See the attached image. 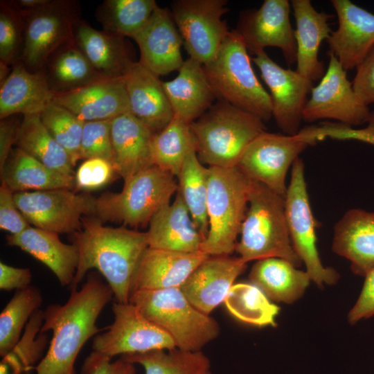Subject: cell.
<instances>
[{
    "label": "cell",
    "instance_id": "cell-54",
    "mask_svg": "<svg viewBox=\"0 0 374 374\" xmlns=\"http://www.w3.org/2000/svg\"><path fill=\"white\" fill-rule=\"evenodd\" d=\"M13 1L21 9L31 10L44 6L48 0H18Z\"/></svg>",
    "mask_w": 374,
    "mask_h": 374
},
{
    "label": "cell",
    "instance_id": "cell-17",
    "mask_svg": "<svg viewBox=\"0 0 374 374\" xmlns=\"http://www.w3.org/2000/svg\"><path fill=\"white\" fill-rule=\"evenodd\" d=\"M288 0H265L257 9L241 15L236 31L249 53L256 55L267 47L279 48L288 65L296 61V44Z\"/></svg>",
    "mask_w": 374,
    "mask_h": 374
},
{
    "label": "cell",
    "instance_id": "cell-43",
    "mask_svg": "<svg viewBox=\"0 0 374 374\" xmlns=\"http://www.w3.org/2000/svg\"><path fill=\"white\" fill-rule=\"evenodd\" d=\"M44 322V311L38 310L27 323L25 332L14 349L3 357L2 364L11 374H22L31 371L37 362L42 357L46 345L45 333H40Z\"/></svg>",
    "mask_w": 374,
    "mask_h": 374
},
{
    "label": "cell",
    "instance_id": "cell-53",
    "mask_svg": "<svg viewBox=\"0 0 374 374\" xmlns=\"http://www.w3.org/2000/svg\"><path fill=\"white\" fill-rule=\"evenodd\" d=\"M32 274L28 268H18L0 262V289L21 290L30 285Z\"/></svg>",
    "mask_w": 374,
    "mask_h": 374
},
{
    "label": "cell",
    "instance_id": "cell-13",
    "mask_svg": "<svg viewBox=\"0 0 374 374\" xmlns=\"http://www.w3.org/2000/svg\"><path fill=\"white\" fill-rule=\"evenodd\" d=\"M226 0H177L171 14L190 57L202 65L217 55L229 30L223 16Z\"/></svg>",
    "mask_w": 374,
    "mask_h": 374
},
{
    "label": "cell",
    "instance_id": "cell-50",
    "mask_svg": "<svg viewBox=\"0 0 374 374\" xmlns=\"http://www.w3.org/2000/svg\"><path fill=\"white\" fill-rule=\"evenodd\" d=\"M364 277L360 294L348 314V321L352 325L374 316V267Z\"/></svg>",
    "mask_w": 374,
    "mask_h": 374
},
{
    "label": "cell",
    "instance_id": "cell-56",
    "mask_svg": "<svg viewBox=\"0 0 374 374\" xmlns=\"http://www.w3.org/2000/svg\"><path fill=\"white\" fill-rule=\"evenodd\" d=\"M368 122H374V109L371 111L368 123Z\"/></svg>",
    "mask_w": 374,
    "mask_h": 374
},
{
    "label": "cell",
    "instance_id": "cell-7",
    "mask_svg": "<svg viewBox=\"0 0 374 374\" xmlns=\"http://www.w3.org/2000/svg\"><path fill=\"white\" fill-rule=\"evenodd\" d=\"M208 168V231L200 250L208 256H230L247 210L251 180L238 166Z\"/></svg>",
    "mask_w": 374,
    "mask_h": 374
},
{
    "label": "cell",
    "instance_id": "cell-12",
    "mask_svg": "<svg viewBox=\"0 0 374 374\" xmlns=\"http://www.w3.org/2000/svg\"><path fill=\"white\" fill-rule=\"evenodd\" d=\"M112 312L114 321L105 332L95 336L93 351L87 359L112 360L119 355L176 348L172 338L148 320L134 304L115 302Z\"/></svg>",
    "mask_w": 374,
    "mask_h": 374
},
{
    "label": "cell",
    "instance_id": "cell-5",
    "mask_svg": "<svg viewBox=\"0 0 374 374\" xmlns=\"http://www.w3.org/2000/svg\"><path fill=\"white\" fill-rule=\"evenodd\" d=\"M217 100L247 112L262 121L272 118V103L251 66L247 46L233 30L229 32L215 57L203 65Z\"/></svg>",
    "mask_w": 374,
    "mask_h": 374
},
{
    "label": "cell",
    "instance_id": "cell-30",
    "mask_svg": "<svg viewBox=\"0 0 374 374\" xmlns=\"http://www.w3.org/2000/svg\"><path fill=\"white\" fill-rule=\"evenodd\" d=\"M6 240L8 245L20 248L48 267L62 286H71L79 262L75 244L62 242L57 233L32 226Z\"/></svg>",
    "mask_w": 374,
    "mask_h": 374
},
{
    "label": "cell",
    "instance_id": "cell-35",
    "mask_svg": "<svg viewBox=\"0 0 374 374\" xmlns=\"http://www.w3.org/2000/svg\"><path fill=\"white\" fill-rule=\"evenodd\" d=\"M15 144L47 167L74 176L67 152L46 129L39 114L23 116Z\"/></svg>",
    "mask_w": 374,
    "mask_h": 374
},
{
    "label": "cell",
    "instance_id": "cell-51",
    "mask_svg": "<svg viewBox=\"0 0 374 374\" xmlns=\"http://www.w3.org/2000/svg\"><path fill=\"white\" fill-rule=\"evenodd\" d=\"M82 374H136V368L133 363L121 357L114 362L107 359L96 361L85 359Z\"/></svg>",
    "mask_w": 374,
    "mask_h": 374
},
{
    "label": "cell",
    "instance_id": "cell-10",
    "mask_svg": "<svg viewBox=\"0 0 374 374\" xmlns=\"http://www.w3.org/2000/svg\"><path fill=\"white\" fill-rule=\"evenodd\" d=\"M316 142L311 126L294 135L265 131L249 144L237 166L251 180L260 182L285 197L290 167L308 146Z\"/></svg>",
    "mask_w": 374,
    "mask_h": 374
},
{
    "label": "cell",
    "instance_id": "cell-38",
    "mask_svg": "<svg viewBox=\"0 0 374 374\" xmlns=\"http://www.w3.org/2000/svg\"><path fill=\"white\" fill-rule=\"evenodd\" d=\"M177 177V192L204 240L208 231L206 209L208 168L200 161L196 150L187 155Z\"/></svg>",
    "mask_w": 374,
    "mask_h": 374
},
{
    "label": "cell",
    "instance_id": "cell-15",
    "mask_svg": "<svg viewBox=\"0 0 374 374\" xmlns=\"http://www.w3.org/2000/svg\"><path fill=\"white\" fill-rule=\"evenodd\" d=\"M329 62L325 74L316 87L303 112V120H335L352 127L368 123L371 110L355 92L352 82L335 55L328 52Z\"/></svg>",
    "mask_w": 374,
    "mask_h": 374
},
{
    "label": "cell",
    "instance_id": "cell-46",
    "mask_svg": "<svg viewBox=\"0 0 374 374\" xmlns=\"http://www.w3.org/2000/svg\"><path fill=\"white\" fill-rule=\"evenodd\" d=\"M114 173L112 163L107 160L86 159L75 172V187L81 190L99 189L111 181Z\"/></svg>",
    "mask_w": 374,
    "mask_h": 374
},
{
    "label": "cell",
    "instance_id": "cell-33",
    "mask_svg": "<svg viewBox=\"0 0 374 374\" xmlns=\"http://www.w3.org/2000/svg\"><path fill=\"white\" fill-rule=\"evenodd\" d=\"M0 172L1 183L14 193L75 187L74 176L47 167L17 147L12 149Z\"/></svg>",
    "mask_w": 374,
    "mask_h": 374
},
{
    "label": "cell",
    "instance_id": "cell-1",
    "mask_svg": "<svg viewBox=\"0 0 374 374\" xmlns=\"http://www.w3.org/2000/svg\"><path fill=\"white\" fill-rule=\"evenodd\" d=\"M114 294L95 273L80 289L71 290L64 304L44 310L40 333L52 332L46 354L35 367L36 374H76L75 363L84 344L100 330L97 320Z\"/></svg>",
    "mask_w": 374,
    "mask_h": 374
},
{
    "label": "cell",
    "instance_id": "cell-14",
    "mask_svg": "<svg viewBox=\"0 0 374 374\" xmlns=\"http://www.w3.org/2000/svg\"><path fill=\"white\" fill-rule=\"evenodd\" d=\"M15 204L35 227L57 233L80 231L84 217L95 216L96 197L68 188L14 193Z\"/></svg>",
    "mask_w": 374,
    "mask_h": 374
},
{
    "label": "cell",
    "instance_id": "cell-18",
    "mask_svg": "<svg viewBox=\"0 0 374 374\" xmlns=\"http://www.w3.org/2000/svg\"><path fill=\"white\" fill-rule=\"evenodd\" d=\"M338 27L327 41L344 69H356L374 46V14L350 0L330 1Z\"/></svg>",
    "mask_w": 374,
    "mask_h": 374
},
{
    "label": "cell",
    "instance_id": "cell-16",
    "mask_svg": "<svg viewBox=\"0 0 374 374\" xmlns=\"http://www.w3.org/2000/svg\"><path fill=\"white\" fill-rule=\"evenodd\" d=\"M252 61L269 89L272 117L277 126L285 134H296L300 131L303 112L312 82L296 70L281 67L265 51L254 55Z\"/></svg>",
    "mask_w": 374,
    "mask_h": 374
},
{
    "label": "cell",
    "instance_id": "cell-32",
    "mask_svg": "<svg viewBox=\"0 0 374 374\" xmlns=\"http://www.w3.org/2000/svg\"><path fill=\"white\" fill-rule=\"evenodd\" d=\"M249 278L268 299L288 304L299 299L311 281L306 271L281 258L256 260Z\"/></svg>",
    "mask_w": 374,
    "mask_h": 374
},
{
    "label": "cell",
    "instance_id": "cell-48",
    "mask_svg": "<svg viewBox=\"0 0 374 374\" xmlns=\"http://www.w3.org/2000/svg\"><path fill=\"white\" fill-rule=\"evenodd\" d=\"M30 224L17 208L14 193L3 183L0 186V228L10 233L19 234L28 228Z\"/></svg>",
    "mask_w": 374,
    "mask_h": 374
},
{
    "label": "cell",
    "instance_id": "cell-36",
    "mask_svg": "<svg viewBox=\"0 0 374 374\" xmlns=\"http://www.w3.org/2000/svg\"><path fill=\"white\" fill-rule=\"evenodd\" d=\"M196 141L190 123L174 114L171 121L161 131L153 134L151 156L154 166L179 175L187 155L196 150Z\"/></svg>",
    "mask_w": 374,
    "mask_h": 374
},
{
    "label": "cell",
    "instance_id": "cell-37",
    "mask_svg": "<svg viewBox=\"0 0 374 374\" xmlns=\"http://www.w3.org/2000/svg\"><path fill=\"white\" fill-rule=\"evenodd\" d=\"M121 357L142 366L145 374H211V362L202 350L175 348L123 355Z\"/></svg>",
    "mask_w": 374,
    "mask_h": 374
},
{
    "label": "cell",
    "instance_id": "cell-49",
    "mask_svg": "<svg viewBox=\"0 0 374 374\" xmlns=\"http://www.w3.org/2000/svg\"><path fill=\"white\" fill-rule=\"evenodd\" d=\"M355 92L366 105L374 104V46L356 68L352 81Z\"/></svg>",
    "mask_w": 374,
    "mask_h": 374
},
{
    "label": "cell",
    "instance_id": "cell-55",
    "mask_svg": "<svg viewBox=\"0 0 374 374\" xmlns=\"http://www.w3.org/2000/svg\"><path fill=\"white\" fill-rule=\"evenodd\" d=\"M12 67L9 65L0 62V85L2 84L9 76Z\"/></svg>",
    "mask_w": 374,
    "mask_h": 374
},
{
    "label": "cell",
    "instance_id": "cell-22",
    "mask_svg": "<svg viewBox=\"0 0 374 374\" xmlns=\"http://www.w3.org/2000/svg\"><path fill=\"white\" fill-rule=\"evenodd\" d=\"M208 256L202 251L184 253L148 247L135 271L131 294L137 290L180 287Z\"/></svg>",
    "mask_w": 374,
    "mask_h": 374
},
{
    "label": "cell",
    "instance_id": "cell-41",
    "mask_svg": "<svg viewBox=\"0 0 374 374\" xmlns=\"http://www.w3.org/2000/svg\"><path fill=\"white\" fill-rule=\"evenodd\" d=\"M224 303L229 313L242 322L258 326H277L276 317L280 308L271 303L252 283L233 284Z\"/></svg>",
    "mask_w": 374,
    "mask_h": 374
},
{
    "label": "cell",
    "instance_id": "cell-24",
    "mask_svg": "<svg viewBox=\"0 0 374 374\" xmlns=\"http://www.w3.org/2000/svg\"><path fill=\"white\" fill-rule=\"evenodd\" d=\"M290 4L296 21V71L313 82L326 72L318 55L322 42L332 32L329 20L334 15L317 11L310 0H292Z\"/></svg>",
    "mask_w": 374,
    "mask_h": 374
},
{
    "label": "cell",
    "instance_id": "cell-8",
    "mask_svg": "<svg viewBox=\"0 0 374 374\" xmlns=\"http://www.w3.org/2000/svg\"><path fill=\"white\" fill-rule=\"evenodd\" d=\"M177 190L175 175L152 166L125 181L121 192L96 198L95 217L102 222L144 226Z\"/></svg>",
    "mask_w": 374,
    "mask_h": 374
},
{
    "label": "cell",
    "instance_id": "cell-57",
    "mask_svg": "<svg viewBox=\"0 0 374 374\" xmlns=\"http://www.w3.org/2000/svg\"><path fill=\"white\" fill-rule=\"evenodd\" d=\"M22 374H33V373H31V371H26V372L23 373Z\"/></svg>",
    "mask_w": 374,
    "mask_h": 374
},
{
    "label": "cell",
    "instance_id": "cell-26",
    "mask_svg": "<svg viewBox=\"0 0 374 374\" xmlns=\"http://www.w3.org/2000/svg\"><path fill=\"white\" fill-rule=\"evenodd\" d=\"M11 67L9 76L0 87V118L40 114L55 96L44 71H30L21 60Z\"/></svg>",
    "mask_w": 374,
    "mask_h": 374
},
{
    "label": "cell",
    "instance_id": "cell-44",
    "mask_svg": "<svg viewBox=\"0 0 374 374\" xmlns=\"http://www.w3.org/2000/svg\"><path fill=\"white\" fill-rule=\"evenodd\" d=\"M24 47V20L13 1L0 3V62L12 66L21 60Z\"/></svg>",
    "mask_w": 374,
    "mask_h": 374
},
{
    "label": "cell",
    "instance_id": "cell-9",
    "mask_svg": "<svg viewBox=\"0 0 374 374\" xmlns=\"http://www.w3.org/2000/svg\"><path fill=\"white\" fill-rule=\"evenodd\" d=\"M19 10L24 20L21 61L30 71H41L55 51L75 42V26L80 19L79 2L48 0L37 8Z\"/></svg>",
    "mask_w": 374,
    "mask_h": 374
},
{
    "label": "cell",
    "instance_id": "cell-4",
    "mask_svg": "<svg viewBox=\"0 0 374 374\" xmlns=\"http://www.w3.org/2000/svg\"><path fill=\"white\" fill-rule=\"evenodd\" d=\"M190 125L197 157L208 167L237 166L249 144L266 131L260 118L220 100Z\"/></svg>",
    "mask_w": 374,
    "mask_h": 374
},
{
    "label": "cell",
    "instance_id": "cell-42",
    "mask_svg": "<svg viewBox=\"0 0 374 374\" xmlns=\"http://www.w3.org/2000/svg\"><path fill=\"white\" fill-rule=\"evenodd\" d=\"M55 141L67 152L74 167L81 158V139L84 122L66 108L52 103L39 114Z\"/></svg>",
    "mask_w": 374,
    "mask_h": 374
},
{
    "label": "cell",
    "instance_id": "cell-11",
    "mask_svg": "<svg viewBox=\"0 0 374 374\" xmlns=\"http://www.w3.org/2000/svg\"><path fill=\"white\" fill-rule=\"evenodd\" d=\"M285 216L293 249L311 280L319 287L336 283L339 275L323 266L317 247V223L314 217L304 175V163L297 158L292 166L291 179L285 196Z\"/></svg>",
    "mask_w": 374,
    "mask_h": 374
},
{
    "label": "cell",
    "instance_id": "cell-20",
    "mask_svg": "<svg viewBox=\"0 0 374 374\" xmlns=\"http://www.w3.org/2000/svg\"><path fill=\"white\" fill-rule=\"evenodd\" d=\"M239 256H210L179 287L188 300L202 312L210 315L224 303L235 279L246 269Z\"/></svg>",
    "mask_w": 374,
    "mask_h": 374
},
{
    "label": "cell",
    "instance_id": "cell-25",
    "mask_svg": "<svg viewBox=\"0 0 374 374\" xmlns=\"http://www.w3.org/2000/svg\"><path fill=\"white\" fill-rule=\"evenodd\" d=\"M153 132L130 112L112 120V165L125 181L152 166Z\"/></svg>",
    "mask_w": 374,
    "mask_h": 374
},
{
    "label": "cell",
    "instance_id": "cell-21",
    "mask_svg": "<svg viewBox=\"0 0 374 374\" xmlns=\"http://www.w3.org/2000/svg\"><path fill=\"white\" fill-rule=\"evenodd\" d=\"M53 103L66 108L84 122L112 120L130 112L124 78H105L55 94Z\"/></svg>",
    "mask_w": 374,
    "mask_h": 374
},
{
    "label": "cell",
    "instance_id": "cell-40",
    "mask_svg": "<svg viewBox=\"0 0 374 374\" xmlns=\"http://www.w3.org/2000/svg\"><path fill=\"white\" fill-rule=\"evenodd\" d=\"M43 298L40 290L30 285L15 291L0 314V355L10 353L21 339L31 317L40 309Z\"/></svg>",
    "mask_w": 374,
    "mask_h": 374
},
{
    "label": "cell",
    "instance_id": "cell-2",
    "mask_svg": "<svg viewBox=\"0 0 374 374\" xmlns=\"http://www.w3.org/2000/svg\"><path fill=\"white\" fill-rule=\"evenodd\" d=\"M71 239L79 251V262L70 289H77L87 271L96 269L116 302L129 303L135 271L149 247L146 232L106 226L96 217H84L81 229Z\"/></svg>",
    "mask_w": 374,
    "mask_h": 374
},
{
    "label": "cell",
    "instance_id": "cell-19",
    "mask_svg": "<svg viewBox=\"0 0 374 374\" xmlns=\"http://www.w3.org/2000/svg\"><path fill=\"white\" fill-rule=\"evenodd\" d=\"M132 39L139 48V62L158 76L179 70L184 62L182 38L166 8L157 6Z\"/></svg>",
    "mask_w": 374,
    "mask_h": 374
},
{
    "label": "cell",
    "instance_id": "cell-27",
    "mask_svg": "<svg viewBox=\"0 0 374 374\" xmlns=\"http://www.w3.org/2000/svg\"><path fill=\"white\" fill-rule=\"evenodd\" d=\"M146 234L149 247L184 253L201 251L204 240L177 191L151 218Z\"/></svg>",
    "mask_w": 374,
    "mask_h": 374
},
{
    "label": "cell",
    "instance_id": "cell-6",
    "mask_svg": "<svg viewBox=\"0 0 374 374\" xmlns=\"http://www.w3.org/2000/svg\"><path fill=\"white\" fill-rule=\"evenodd\" d=\"M129 302L166 332L177 348L202 350L220 335L217 321L194 307L179 287L137 290Z\"/></svg>",
    "mask_w": 374,
    "mask_h": 374
},
{
    "label": "cell",
    "instance_id": "cell-29",
    "mask_svg": "<svg viewBox=\"0 0 374 374\" xmlns=\"http://www.w3.org/2000/svg\"><path fill=\"white\" fill-rule=\"evenodd\" d=\"M332 249L350 262L355 274L365 276L374 267V212L348 210L335 226Z\"/></svg>",
    "mask_w": 374,
    "mask_h": 374
},
{
    "label": "cell",
    "instance_id": "cell-52",
    "mask_svg": "<svg viewBox=\"0 0 374 374\" xmlns=\"http://www.w3.org/2000/svg\"><path fill=\"white\" fill-rule=\"evenodd\" d=\"M19 115V114H17ZM17 115L1 119L0 121V172L12 150V145L16 143L18 130L21 122Z\"/></svg>",
    "mask_w": 374,
    "mask_h": 374
},
{
    "label": "cell",
    "instance_id": "cell-47",
    "mask_svg": "<svg viewBox=\"0 0 374 374\" xmlns=\"http://www.w3.org/2000/svg\"><path fill=\"white\" fill-rule=\"evenodd\" d=\"M314 135L317 141L326 138L337 140H357L374 145V122H368L366 127L354 129L350 126L329 121L314 125Z\"/></svg>",
    "mask_w": 374,
    "mask_h": 374
},
{
    "label": "cell",
    "instance_id": "cell-39",
    "mask_svg": "<svg viewBox=\"0 0 374 374\" xmlns=\"http://www.w3.org/2000/svg\"><path fill=\"white\" fill-rule=\"evenodd\" d=\"M157 6L154 0H105L96 8V17L104 30L133 38Z\"/></svg>",
    "mask_w": 374,
    "mask_h": 374
},
{
    "label": "cell",
    "instance_id": "cell-31",
    "mask_svg": "<svg viewBox=\"0 0 374 374\" xmlns=\"http://www.w3.org/2000/svg\"><path fill=\"white\" fill-rule=\"evenodd\" d=\"M74 37L94 69L107 78H124L134 62L123 36L95 29L80 19L75 26Z\"/></svg>",
    "mask_w": 374,
    "mask_h": 374
},
{
    "label": "cell",
    "instance_id": "cell-3",
    "mask_svg": "<svg viewBox=\"0 0 374 374\" xmlns=\"http://www.w3.org/2000/svg\"><path fill=\"white\" fill-rule=\"evenodd\" d=\"M235 251L246 263L281 258L299 267L287 228L285 197L263 184L251 180L248 206Z\"/></svg>",
    "mask_w": 374,
    "mask_h": 374
},
{
    "label": "cell",
    "instance_id": "cell-34",
    "mask_svg": "<svg viewBox=\"0 0 374 374\" xmlns=\"http://www.w3.org/2000/svg\"><path fill=\"white\" fill-rule=\"evenodd\" d=\"M42 71L55 94L73 91L107 78L94 69L75 42L68 43L55 51Z\"/></svg>",
    "mask_w": 374,
    "mask_h": 374
},
{
    "label": "cell",
    "instance_id": "cell-23",
    "mask_svg": "<svg viewBox=\"0 0 374 374\" xmlns=\"http://www.w3.org/2000/svg\"><path fill=\"white\" fill-rule=\"evenodd\" d=\"M124 81L130 113L154 134L163 130L174 112L159 76L137 61L130 66Z\"/></svg>",
    "mask_w": 374,
    "mask_h": 374
},
{
    "label": "cell",
    "instance_id": "cell-28",
    "mask_svg": "<svg viewBox=\"0 0 374 374\" xmlns=\"http://www.w3.org/2000/svg\"><path fill=\"white\" fill-rule=\"evenodd\" d=\"M177 75L163 82V88L174 114L191 123L206 112L217 97L204 66L189 57L184 60Z\"/></svg>",
    "mask_w": 374,
    "mask_h": 374
},
{
    "label": "cell",
    "instance_id": "cell-45",
    "mask_svg": "<svg viewBox=\"0 0 374 374\" xmlns=\"http://www.w3.org/2000/svg\"><path fill=\"white\" fill-rule=\"evenodd\" d=\"M112 120L84 122L81 139V158H100L112 163Z\"/></svg>",
    "mask_w": 374,
    "mask_h": 374
}]
</instances>
